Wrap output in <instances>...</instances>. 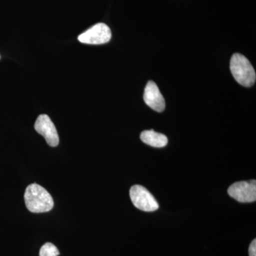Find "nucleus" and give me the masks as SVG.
Here are the masks:
<instances>
[{"label":"nucleus","mask_w":256,"mask_h":256,"mask_svg":"<svg viewBox=\"0 0 256 256\" xmlns=\"http://www.w3.org/2000/svg\"><path fill=\"white\" fill-rule=\"evenodd\" d=\"M26 208L32 213H44L53 208V198L50 193L37 184L28 185L24 193Z\"/></svg>","instance_id":"1"},{"label":"nucleus","mask_w":256,"mask_h":256,"mask_svg":"<svg viewBox=\"0 0 256 256\" xmlns=\"http://www.w3.org/2000/svg\"><path fill=\"white\" fill-rule=\"evenodd\" d=\"M110 28L104 23H98L84 32L78 37V41L87 44H102L110 41Z\"/></svg>","instance_id":"4"},{"label":"nucleus","mask_w":256,"mask_h":256,"mask_svg":"<svg viewBox=\"0 0 256 256\" xmlns=\"http://www.w3.org/2000/svg\"><path fill=\"white\" fill-rule=\"evenodd\" d=\"M60 252L53 244L46 242L40 249V256H58Z\"/></svg>","instance_id":"9"},{"label":"nucleus","mask_w":256,"mask_h":256,"mask_svg":"<svg viewBox=\"0 0 256 256\" xmlns=\"http://www.w3.org/2000/svg\"><path fill=\"white\" fill-rule=\"evenodd\" d=\"M37 132L42 134L50 146H56L60 143V138L54 124L47 114H40L34 124Z\"/></svg>","instance_id":"6"},{"label":"nucleus","mask_w":256,"mask_h":256,"mask_svg":"<svg viewBox=\"0 0 256 256\" xmlns=\"http://www.w3.org/2000/svg\"><path fill=\"white\" fill-rule=\"evenodd\" d=\"M249 256H256V240L254 239L250 244V246L248 249Z\"/></svg>","instance_id":"10"},{"label":"nucleus","mask_w":256,"mask_h":256,"mask_svg":"<svg viewBox=\"0 0 256 256\" xmlns=\"http://www.w3.org/2000/svg\"><path fill=\"white\" fill-rule=\"evenodd\" d=\"M144 100L146 105L158 112H162L165 108V100L156 82H149L146 84L144 92Z\"/></svg>","instance_id":"7"},{"label":"nucleus","mask_w":256,"mask_h":256,"mask_svg":"<svg viewBox=\"0 0 256 256\" xmlns=\"http://www.w3.org/2000/svg\"><path fill=\"white\" fill-rule=\"evenodd\" d=\"M230 69L235 80L242 86L252 87L255 84V70L244 55L234 54L230 60Z\"/></svg>","instance_id":"2"},{"label":"nucleus","mask_w":256,"mask_h":256,"mask_svg":"<svg viewBox=\"0 0 256 256\" xmlns=\"http://www.w3.org/2000/svg\"><path fill=\"white\" fill-rule=\"evenodd\" d=\"M130 196L134 206L143 212H154L159 204L150 192L141 185H134L130 190Z\"/></svg>","instance_id":"3"},{"label":"nucleus","mask_w":256,"mask_h":256,"mask_svg":"<svg viewBox=\"0 0 256 256\" xmlns=\"http://www.w3.org/2000/svg\"><path fill=\"white\" fill-rule=\"evenodd\" d=\"M140 139L143 142L154 148H164L168 143L166 136L154 132L153 130L143 131L140 134Z\"/></svg>","instance_id":"8"},{"label":"nucleus","mask_w":256,"mask_h":256,"mask_svg":"<svg viewBox=\"0 0 256 256\" xmlns=\"http://www.w3.org/2000/svg\"><path fill=\"white\" fill-rule=\"evenodd\" d=\"M229 196L242 203H250L256 200V181L238 182L228 188Z\"/></svg>","instance_id":"5"}]
</instances>
